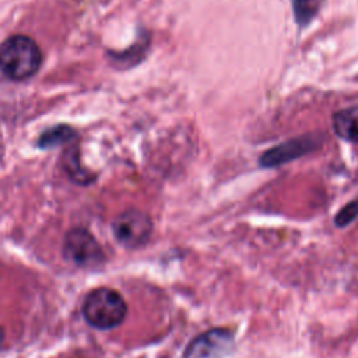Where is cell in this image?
<instances>
[{"instance_id": "obj_10", "label": "cell", "mask_w": 358, "mask_h": 358, "mask_svg": "<svg viewBox=\"0 0 358 358\" xmlns=\"http://www.w3.org/2000/svg\"><path fill=\"white\" fill-rule=\"evenodd\" d=\"M358 218V197L347 203L334 217V224L338 228H344L350 225L352 221Z\"/></svg>"}, {"instance_id": "obj_8", "label": "cell", "mask_w": 358, "mask_h": 358, "mask_svg": "<svg viewBox=\"0 0 358 358\" xmlns=\"http://www.w3.org/2000/svg\"><path fill=\"white\" fill-rule=\"evenodd\" d=\"M324 0H291L295 22L299 28H305L320 11Z\"/></svg>"}, {"instance_id": "obj_1", "label": "cell", "mask_w": 358, "mask_h": 358, "mask_svg": "<svg viewBox=\"0 0 358 358\" xmlns=\"http://www.w3.org/2000/svg\"><path fill=\"white\" fill-rule=\"evenodd\" d=\"M42 64L38 43L27 35H13L0 45V70L14 81L32 77Z\"/></svg>"}, {"instance_id": "obj_4", "label": "cell", "mask_w": 358, "mask_h": 358, "mask_svg": "<svg viewBox=\"0 0 358 358\" xmlns=\"http://www.w3.org/2000/svg\"><path fill=\"white\" fill-rule=\"evenodd\" d=\"M63 256L78 267H96L103 260V252L94 235L84 228H73L64 235Z\"/></svg>"}, {"instance_id": "obj_11", "label": "cell", "mask_w": 358, "mask_h": 358, "mask_svg": "<svg viewBox=\"0 0 358 358\" xmlns=\"http://www.w3.org/2000/svg\"><path fill=\"white\" fill-rule=\"evenodd\" d=\"M3 340H4V331H3V329L0 327V347H1V344H3Z\"/></svg>"}, {"instance_id": "obj_7", "label": "cell", "mask_w": 358, "mask_h": 358, "mask_svg": "<svg viewBox=\"0 0 358 358\" xmlns=\"http://www.w3.org/2000/svg\"><path fill=\"white\" fill-rule=\"evenodd\" d=\"M331 127L337 137L358 143V105L337 110L331 117Z\"/></svg>"}, {"instance_id": "obj_2", "label": "cell", "mask_w": 358, "mask_h": 358, "mask_svg": "<svg viewBox=\"0 0 358 358\" xmlns=\"http://www.w3.org/2000/svg\"><path fill=\"white\" fill-rule=\"evenodd\" d=\"M127 313L123 296L110 288L102 287L91 291L83 303V315L88 324L99 330L119 326Z\"/></svg>"}, {"instance_id": "obj_5", "label": "cell", "mask_w": 358, "mask_h": 358, "mask_svg": "<svg viewBox=\"0 0 358 358\" xmlns=\"http://www.w3.org/2000/svg\"><path fill=\"white\" fill-rule=\"evenodd\" d=\"M323 143V136L319 133H308L284 143H280L259 157V165L263 168H275L288 164L308 152L317 150Z\"/></svg>"}, {"instance_id": "obj_6", "label": "cell", "mask_w": 358, "mask_h": 358, "mask_svg": "<svg viewBox=\"0 0 358 358\" xmlns=\"http://www.w3.org/2000/svg\"><path fill=\"white\" fill-rule=\"evenodd\" d=\"M234 345V334L228 329H211L194 337L186 347L183 358H222Z\"/></svg>"}, {"instance_id": "obj_3", "label": "cell", "mask_w": 358, "mask_h": 358, "mask_svg": "<svg viewBox=\"0 0 358 358\" xmlns=\"http://www.w3.org/2000/svg\"><path fill=\"white\" fill-rule=\"evenodd\" d=\"M115 239L127 249L144 246L152 232L151 218L138 210H126L120 213L112 222Z\"/></svg>"}, {"instance_id": "obj_9", "label": "cell", "mask_w": 358, "mask_h": 358, "mask_svg": "<svg viewBox=\"0 0 358 358\" xmlns=\"http://www.w3.org/2000/svg\"><path fill=\"white\" fill-rule=\"evenodd\" d=\"M73 136V130L70 127H53L52 130L43 133L39 138V145L41 147H49L55 144H60Z\"/></svg>"}]
</instances>
